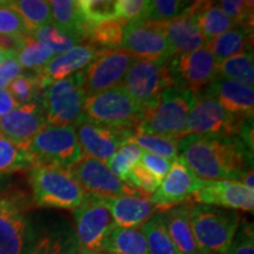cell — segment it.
<instances>
[{
  "label": "cell",
  "mask_w": 254,
  "mask_h": 254,
  "mask_svg": "<svg viewBox=\"0 0 254 254\" xmlns=\"http://www.w3.org/2000/svg\"><path fill=\"white\" fill-rule=\"evenodd\" d=\"M178 158L202 180H234L253 170V151L239 136L187 134L178 144Z\"/></svg>",
  "instance_id": "obj_1"
},
{
  "label": "cell",
  "mask_w": 254,
  "mask_h": 254,
  "mask_svg": "<svg viewBox=\"0 0 254 254\" xmlns=\"http://www.w3.org/2000/svg\"><path fill=\"white\" fill-rule=\"evenodd\" d=\"M194 93L170 86L161 92L155 103L146 107L136 133L160 135L180 140L187 135V122Z\"/></svg>",
  "instance_id": "obj_2"
},
{
  "label": "cell",
  "mask_w": 254,
  "mask_h": 254,
  "mask_svg": "<svg viewBox=\"0 0 254 254\" xmlns=\"http://www.w3.org/2000/svg\"><path fill=\"white\" fill-rule=\"evenodd\" d=\"M240 220V213L234 209L200 204L190 206V227L202 254H227Z\"/></svg>",
  "instance_id": "obj_3"
},
{
  "label": "cell",
  "mask_w": 254,
  "mask_h": 254,
  "mask_svg": "<svg viewBox=\"0 0 254 254\" xmlns=\"http://www.w3.org/2000/svg\"><path fill=\"white\" fill-rule=\"evenodd\" d=\"M32 199L38 207L74 209L86 193L67 170L49 165H34L28 173Z\"/></svg>",
  "instance_id": "obj_4"
},
{
  "label": "cell",
  "mask_w": 254,
  "mask_h": 254,
  "mask_svg": "<svg viewBox=\"0 0 254 254\" xmlns=\"http://www.w3.org/2000/svg\"><path fill=\"white\" fill-rule=\"evenodd\" d=\"M142 114L144 109L129 97L123 86L87 95L82 106V116L91 122L135 131Z\"/></svg>",
  "instance_id": "obj_5"
},
{
  "label": "cell",
  "mask_w": 254,
  "mask_h": 254,
  "mask_svg": "<svg viewBox=\"0 0 254 254\" xmlns=\"http://www.w3.org/2000/svg\"><path fill=\"white\" fill-rule=\"evenodd\" d=\"M31 201L13 186L0 189V254H24L28 237Z\"/></svg>",
  "instance_id": "obj_6"
},
{
  "label": "cell",
  "mask_w": 254,
  "mask_h": 254,
  "mask_svg": "<svg viewBox=\"0 0 254 254\" xmlns=\"http://www.w3.org/2000/svg\"><path fill=\"white\" fill-rule=\"evenodd\" d=\"M253 118L233 114L225 109L209 92L194 93L187 122V134L238 136L247 120Z\"/></svg>",
  "instance_id": "obj_7"
},
{
  "label": "cell",
  "mask_w": 254,
  "mask_h": 254,
  "mask_svg": "<svg viewBox=\"0 0 254 254\" xmlns=\"http://www.w3.org/2000/svg\"><path fill=\"white\" fill-rule=\"evenodd\" d=\"M86 97L82 72L50 84L44 90L43 99L47 125L74 126L82 116V106Z\"/></svg>",
  "instance_id": "obj_8"
},
{
  "label": "cell",
  "mask_w": 254,
  "mask_h": 254,
  "mask_svg": "<svg viewBox=\"0 0 254 254\" xmlns=\"http://www.w3.org/2000/svg\"><path fill=\"white\" fill-rule=\"evenodd\" d=\"M36 165H49L67 170L82 155L74 126L55 127L46 125L26 145Z\"/></svg>",
  "instance_id": "obj_9"
},
{
  "label": "cell",
  "mask_w": 254,
  "mask_h": 254,
  "mask_svg": "<svg viewBox=\"0 0 254 254\" xmlns=\"http://www.w3.org/2000/svg\"><path fill=\"white\" fill-rule=\"evenodd\" d=\"M75 237L79 249L100 253L103 241L114 225L106 196L86 193L77 208L73 209Z\"/></svg>",
  "instance_id": "obj_10"
},
{
  "label": "cell",
  "mask_w": 254,
  "mask_h": 254,
  "mask_svg": "<svg viewBox=\"0 0 254 254\" xmlns=\"http://www.w3.org/2000/svg\"><path fill=\"white\" fill-rule=\"evenodd\" d=\"M168 60L134 59L126 72L122 86L142 109L155 103L165 88L172 86Z\"/></svg>",
  "instance_id": "obj_11"
},
{
  "label": "cell",
  "mask_w": 254,
  "mask_h": 254,
  "mask_svg": "<svg viewBox=\"0 0 254 254\" xmlns=\"http://www.w3.org/2000/svg\"><path fill=\"white\" fill-rule=\"evenodd\" d=\"M168 74L172 86L199 93L218 79V63L212 53L202 47L194 52L170 58Z\"/></svg>",
  "instance_id": "obj_12"
},
{
  "label": "cell",
  "mask_w": 254,
  "mask_h": 254,
  "mask_svg": "<svg viewBox=\"0 0 254 254\" xmlns=\"http://www.w3.org/2000/svg\"><path fill=\"white\" fill-rule=\"evenodd\" d=\"M82 155L106 164L117 150L135 134L132 128L101 125L80 117L74 125Z\"/></svg>",
  "instance_id": "obj_13"
},
{
  "label": "cell",
  "mask_w": 254,
  "mask_h": 254,
  "mask_svg": "<svg viewBox=\"0 0 254 254\" xmlns=\"http://www.w3.org/2000/svg\"><path fill=\"white\" fill-rule=\"evenodd\" d=\"M68 173L85 193L101 196L148 195L120 180L103 161L82 157L77 164L67 168Z\"/></svg>",
  "instance_id": "obj_14"
},
{
  "label": "cell",
  "mask_w": 254,
  "mask_h": 254,
  "mask_svg": "<svg viewBox=\"0 0 254 254\" xmlns=\"http://www.w3.org/2000/svg\"><path fill=\"white\" fill-rule=\"evenodd\" d=\"M134 59L124 50H100L81 71L86 95L122 86L124 77Z\"/></svg>",
  "instance_id": "obj_15"
},
{
  "label": "cell",
  "mask_w": 254,
  "mask_h": 254,
  "mask_svg": "<svg viewBox=\"0 0 254 254\" xmlns=\"http://www.w3.org/2000/svg\"><path fill=\"white\" fill-rule=\"evenodd\" d=\"M205 180L195 176L180 158L172 161L170 171L160 186L150 195V200L157 206L160 213L183 205L196 190L204 186Z\"/></svg>",
  "instance_id": "obj_16"
},
{
  "label": "cell",
  "mask_w": 254,
  "mask_h": 254,
  "mask_svg": "<svg viewBox=\"0 0 254 254\" xmlns=\"http://www.w3.org/2000/svg\"><path fill=\"white\" fill-rule=\"evenodd\" d=\"M125 52L136 59H170L163 24L144 20L125 24L122 44Z\"/></svg>",
  "instance_id": "obj_17"
},
{
  "label": "cell",
  "mask_w": 254,
  "mask_h": 254,
  "mask_svg": "<svg viewBox=\"0 0 254 254\" xmlns=\"http://www.w3.org/2000/svg\"><path fill=\"white\" fill-rule=\"evenodd\" d=\"M200 205L252 212L254 190L234 180H205L204 186L192 195Z\"/></svg>",
  "instance_id": "obj_18"
},
{
  "label": "cell",
  "mask_w": 254,
  "mask_h": 254,
  "mask_svg": "<svg viewBox=\"0 0 254 254\" xmlns=\"http://www.w3.org/2000/svg\"><path fill=\"white\" fill-rule=\"evenodd\" d=\"M46 125L44 107L36 103L25 104L0 118V134L26 146Z\"/></svg>",
  "instance_id": "obj_19"
},
{
  "label": "cell",
  "mask_w": 254,
  "mask_h": 254,
  "mask_svg": "<svg viewBox=\"0 0 254 254\" xmlns=\"http://www.w3.org/2000/svg\"><path fill=\"white\" fill-rule=\"evenodd\" d=\"M100 50L92 44H80L59 56H55L45 67L37 72V80L41 90L50 84L63 80L85 68L95 58Z\"/></svg>",
  "instance_id": "obj_20"
},
{
  "label": "cell",
  "mask_w": 254,
  "mask_h": 254,
  "mask_svg": "<svg viewBox=\"0 0 254 254\" xmlns=\"http://www.w3.org/2000/svg\"><path fill=\"white\" fill-rule=\"evenodd\" d=\"M106 202L114 224L120 227H141L153 215L160 213L150 195L106 196Z\"/></svg>",
  "instance_id": "obj_21"
},
{
  "label": "cell",
  "mask_w": 254,
  "mask_h": 254,
  "mask_svg": "<svg viewBox=\"0 0 254 254\" xmlns=\"http://www.w3.org/2000/svg\"><path fill=\"white\" fill-rule=\"evenodd\" d=\"M161 24L171 58L202 49L208 41L201 33L194 19L187 13Z\"/></svg>",
  "instance_id": "obj_22"
},
{
  "label": "cell",
  "mask_w": 254,
  "mask_h": 254,
  "mask_svg": "<svg viewBox=\"0 0 254 254\" xmlns=\"http://www.w3.org/2000/svg\"><path fill=\"white\" fill-rule=\"evenodd\" d=\"M75 232L69 225L59 224L45 228L36 236L30 234L24 254H78Z\"/></svg>",
  "instance_id": "obj_23"
},
{
  "label": "cell",
  "mask_w": 254,
  "mask_h": 254,
  "mask_svg": "<svg viewBox=\"0 0 254 254\" xmlns=\"http://www.w3.org/2000/svg\"><path fill=\"white\" fill-rule=\"evenodd\" d=\"M205 90L213 95L228 112L253 118L254 91L252 86L230 79L218 78Z\"/></svg>",
  "instance_id": "obj_24"
},
{
  "label": "cell",
  "mask_w": 254,
  "mask_h": 254,
  "mask_svg": "<svg viewBox=\"0 0 254 254\" xmlns=\"http://www.w3.org/2000/svg\"><path fill=\"white\" fill-rule=\"evenodd\" d=\"M190 204L179 205L165 212L164 219L171 240L179 254H202L190 222Z\"/></svg>",
  "instance_id": "obj_25"
},
{
  "label": "cell",
  "mask_w": 254,
  "mask_h": 254,
  "mask_svg": "<svg viewBox=\"0 0 254 254\" xmlns=\"http://www.w3.org/2000/svg\"><path fill=\"white\" fill-rule=\"evenodd\" d=\"M52 24L78 40L87 39L91 24L85 20L77 1L74 0H52L49 1Z\"/></svg>",
  "instance_id": "obj_26"
},
{
  "label": "cell",
  "mask_w": 254,
  "mask_h": 254,
  "mask_svg": "<svg viewBox=\"0 0 254 254\" xmlns=\"http://www.w3.org/2000/svg\"><path fill=\"white\" fill-rule=\"evenodd\" d=\"M186 13L194 19L207 40L221 36L225 32L236 27L220 6L214 1H193Z\"/></svg>",
  "instance_id": "obj_27"
},
{
  "label": "cell",
  "mask_w": 254,
  "mask_h": 254,
  "mask_svg": "<svg viewBox=\"0 0 254 254\" xmlns=\"http://www.w3.org/2000/svg\"><path fill=\"white\" fill-rule=\"evenodd\" d=\"M205 47L212 53L218 64L231 57L252 53L253 31L236 26L221 36L208 40Z\"/></svg>",
  "instance_id": "obj_28"
},
{
  "label": "cell",
  "mask_w": 254,
  "mask_h": 254,
  "mask_svg": "<svg viewBox=\"0 0 254 254\" xmlns=\"http://www.w3.org/2000/svg\"><path fill=\"white\" fill-rule=\"evenodd\" d=\"M103 251L109 254H148L141 227L126 228L114 225L103 241Z\"/></svg>",
  "instance_id": "obj_29"
},
{
  "label": "cell",
  "mask_w": 254,
  "mask_h": 254,
  "mask_svg": "<svg viewBox=\"0 0 254 254\" xmlns=\"http://www.w3.org/2000/svg\"><path fill=\"white\" fill-rule=\"evenodd\" d=\"M36 159L25 145L8 140L0 134V177L31 170Z\"/></svg>",
  "instance_id": "obj_30"
},
{
  "label": "cell",
  "mask_w": 254,
  "mask_h": 254,
  "mask_svg": "<svg viewBox=\"0 0 254 254\" xmlns=\"http://www.w3.org/2000/svg\"><path fill=\"white\" fill-rule=\"evenodd\" d=\"M5 2L23 18L28 30L31 31V34L38 28L52 24L49 1H43V0H12V1Z\"/></svg>",
  "instance_id": "obj_31"
},
{
  "label": "cell",
  "mask_w": 254,
  "mask_h": 254,
  "mask_svg": "<svg viewBox=\"0 0 254 254\" xmlns=\"http://www.w3.org/2000/svg\"><path fill=\"white\" fill-rule=\"evenodd\" d=\"M141 230L147 243L148 254H179L168 234L163 213L153 215L142 225Z\"/></svg>",
  "instance_id": "obj_32"
},
{
  "label": "cell",
  "mask_w": 254,
  "mask_h": 254,
  "mask_svg": "<svg viewBox=\"0 0 254 254\" xmlns=\"http://www.w3.org/2000/svg\"><path fill=\"white\" fill-rule=\"evenodd\" d=\"M125 23L122 20L101 21L91 25L87 39L98 50H118L122 46Z\"/></svg>",
  "instance_id": "obj_33"
},
{
  "label": "cell",
  "mask_w": 254,
  "mask_h": 254,
  "mask_svg": "<svg viewBox=\"0 0 254 254\" xmlns=\"http://www.w3.org/2000/svg\"><path fill=\"white\" fill-rule=\"evenodd\" d=\"M218 78L230 79L253 87L254 63L253 52L238 55L218 64Z\"/></svg>",
  "instance_id": "obj_34"
},
{
  "label": "cell",
  "mask_w": 254,
  "mask_h": 254,
  "mask_svg": "<svg viewBox=\"0 0 254 254\" xmlns=\"http://www.w3.org/2000/svg\"><path fill=\"white\" fill-rule=\"evenodd\" d=\"M53 57L55 56L52 55V52L45 44L37 40L34 37L27 36L25 38L23 47L15 56V59L18 60V63L20 64L23 68L34 69L38 72L43 67H45L47 63Z\"/></svg>",
  "instance_id": "obj_35"
},
{
  "label": "cell",
  "mask_w": 254,
  "mask_h": 254,
  "mask_svg": "<svg viewBox=\"0 0 254 254\" xmlns=\"http://www.w3.org/2000/svg\"><path fill=\"white\" fill-rule=\"evenodd\" d=\"M128 142H132L141 148L142 151L150 152L159 157L167 159V160H176L178 158V144L179 140L176 139L165 138L160 135L144 134V133H135L129 139Z\"/></svg>",
  "instance_id": "obj_36"
},
{
  "label": "cell",
  "mask_w": 254,
  "mask_h": 254,
  "mask_svg": "<svg viewBox=\"0 0 254 254\" xmlns=\"http://www.w3.org/2000/svg\"><path fill=\"white\" fill-rule=\"evenodd\" d=\"M142 152L144 151L139 146L132 144V142H126L120 146L116 153L109 159L106 166L120 180L126 183L129 171L140 161Z\"/></svg>",
  "instance_id": "obj_37"
},
{
  "label": "cell",
  "mask_w": 254,
  "mask_h": 254,
  "mask_svg": "<svg viewBox=\"0 0 254 254\" xmlns=\"http://www.w3.org/2000/svg\"><path fill=\"white\" fill-rule=\"evenodd\" d=\"M31 36L36 38L37 40L41 41L43 44H45L53 56L62 55L66 51L81 44V41L78 40L77 38H73L68 34L64 33L53 24L38 28V30L32 32Z\"/></svg>",
  "instance_id": "obj_38"
},
{
  "label": "cell",
  "mask_w": 254,
  "mask_h": 254,
  "mask_svg": "<svg viewBox=\"0 0 254 254\" xmlns=\"http://www.w3.org/2000/svg\"><path fill=\"white\" fill-rule=\"evenodd\" d=\"M77 4L82 17L91 25L117 19L114 0H79Z\"/></svg>",
  "instance_id": "obj_39"
},
{
  "label": "cell",
  "mask_w": 254,
  "mask_h": 254,
  "mask_svg": "<svg viewBox=\"0 0 254 254\" xmlns=\"http://www.w3.org/2000/svg\"><path fill=\"white\" fill-rule=\"evenodd\" d=\"M192 1H182V0H153L150 1L147 18L146 20L155 23H165L180 17L189 11Z\"/></svg>",
  "instance_id": "obj_40"
},
{
  "label": "cell",
  "mask_w": 254,
  "mask_h": 254,
  "mask_svg": "<svg viewBox=\"0 0 254 254\" xmlns=\"http://www.w3.org/2000/svg\"><path fill=\"white\" fill-rule=\"evenodd\" d=\"M219 6L236 26L253 31V1L222 0Z\"/></svg>",
  "instance_id": "obj_41"
},
{
  "label": "cell",
  "mask_w": 254,
  "mask_h": 254,
  "mask_svg": "<svg viewBox=\"0 0 254 254\" xmlns=\"http://www.w3.org/2000/svg\"><path fill=\"white\" fill-rule=\"evenodd\" d=\"M150 1L148 0H118L117 19L125 24L144 21L147 18Z\"/></svg>",
  "instance_id": "obj_42"
},
{
  "label": "cell",
  "mask_w": 254,
  "mask_h": 254,
  "mask_svg": "<svg viewBox=\"0 0 254 254\" xmlns=\"http://www.w3.org/2000/svg\"><path fill=\"white\" fill-rule=\"evenodd\" d=\"M39 90L41 88L39 87L37 78L28 77V75H20L15 78L13 81L9 82L7 87V91L12 94L19 106L32 103Z\"/></svg>",
  "instance_id": "obj_43"
},
{
  "label": "cell",
  "mask_w": 254,
  "mask_h": 254,
  "mask_svg": "<svg viewBox=\"0 0 254 254\" xmlns=\"http://www.w3.org/2000/svg\"><path fill=\"white\" fill-rule=\"evenodd\" d=\"M0 34H18L31 36V31L25 24L23 18L14 9L0 1Z\"/></svg>",
  "instance_id": "obj_44"
},
{
  "label": "cell",
  "mask_w": 254,
  "mask_h": 254,
  "mask_svg": "<svg viewBox=\"0 0 254 254\" xmlns=\"http://www.w3.org/2000/svg\"><path fill=\"white\" fill-rule=\"evenodd\" d=\"M126 183L148 195L154 193L155 190H158V187L160 186V183L158 182L157 178H155L153 174L148 172L140 163L136 164L135 166L129 171L128 176H127Z\"/></svg>",
  "instance_id": "obj_45"
},
{
  "label": "cell",
  "mask_w": 254,
  "mask_h": 254,
  "mask_svg": "<svg viewBox=\"0 0 254 254\" xmlns=\"http://www.w3.org/2000/svg\"><path fill=\"white\" fill-rule=\"evenodd\" d=\"M227 254H254L253 224L240 221Z\"/></svg>",
  "instance_id": "obj_46"
},
{
  "label": "cell",
  "mask_w": 254,
  "mask_h": 254,
  "mask_svg": "<svg viewBox=\"0 0 254 254\" xmlns=\"http://www.w3.org/2000/svg\"><path fill=\"white\" fill-rule=\"evenodd\" d=\"M140 164L148 171V172L153 174V176L158 179V182L161 184L164 178L166 177V174L168 173V171H170L172 161L159 157V155H155L153 153H150V152L144 151L140 158Z\"/></svg>",
  "instance_id": "obj_47"
},
{
  "label": "cell",
  "mask_w": 254,
  "mask_h": 254,
  "mask_svg": "<svg viewBox=\"0 0 254 254\" xmlns=\"http://www.w3.org/2000/svg\"><path fill=\"white\" fill-rule=\"evenodd\" d=\"M21 72L23 67L15 57H6L4 62L0 64V91L7 90L9 82L20 77Z\"/></svg>",
  "instance_id": "obj_48"
},
{
  "label": "cell",
  "mask_w": 254,
  "mask_h": 254,
  "mask_svg": "<svg viewBox=\"0 0 254 254\" xmlns=\"http://www.w3.org/2000/svg\"><path fill=\"white\" fill-rule=\"evenodd\" d=\"M27 36L18 34H0V51L5 57H15L24 45Z\"/></svg>",
  "instance_id": "obj_49"
},
{
  "label": "cell",
  "mask_w": 254,
  "mask_h": 254,
  "mask_svg": "<svg viewBox=\"0 0 254 254\" xmlns=\"http://www.w3.org/2000/svg\"><path fill=\"white\" fill-rule=\"evenodd\" d=\"M18 106V103L14 100V98L12 97V94L7 90L0 91V118L12 112Z\"/></svg>",
  "instance_id": "obj_50"
},
{
  "label": "cell",
  "mask_w": 254,
  "mask_h": 254,
  "mask_svg": "<svg viewBox=\"0 0 254 254\" xmlns=\"http://www.w3.org/2000/svg\"><path fill=\"white\" fill-rule=\"evenodd\" d=\"M78 254H101V253H97V252H88V251H81L79 249V253Z\"/></svg>",
  "instance_id": "obj_51"
},
{
  "label": "cell",
  "mask_w": 254,
  "mask_h": 254,
  "mask_svg": "<svg viewBox=\"0 0 254 254\" xmlns=\"http://www.w3.org/2000/svg\"><path fill=\"white\" fill-rule=\"evenodd\" d=\"M5 58H6V57H5L4 55H2V52H1V51H0V64L4 62Z\"/></svg>",
  "instance_id": "obj_52"
}]
</instances>
